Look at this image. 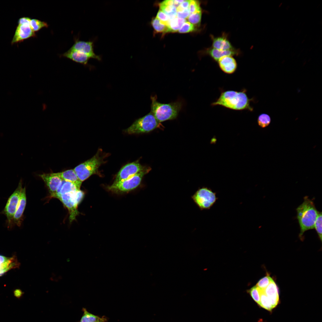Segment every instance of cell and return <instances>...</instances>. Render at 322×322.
<instances>
[{"mask_svg":"<svg viewBox=\"0 0 322 322\" xmlns=\"http://www.w3.org/2000/svg\"><path fill=\"white\" fill-rule=\"evenodd\" d=\"M253 100V98L248 97L245 89L239 91H222L219 97L211 104V106H220L233 110L252 112L253 109L250 105V102Z\"/></svg>","mask_w":322,"mask_h":322,"instance_id":"1","label":"cell"},{"mask_svg":"<svg viewBox=\"0 0 322 322\" xmlns=\"http://www.w3.org/2000/svg\"><path fill=\"white\" fill-rule=\"evenodd\" d=\"M297 218L299 225L301 238L306 231L314 228V225L319 212L313 202L308 196L304 198L303 202L296 209Z\"/></svg>","mask_w":322,"mask_h":322,"instance_id":"2","label":"cell"},{"mask_svg":"<svg viewBox=\"0 0 322 322\" xmlns=\"http://www.w3.org/2000/svg\"><path fill=\"white\" fill-rule=\"evenodd\" d=\"M151 99L150 112L160 123L176 118L182 107L180 101L163 103L157 101L156 95L151 96Z\"/></svg>","mask_w":322,"mask_h":322,"instance_id":"3","label":"cell"},{"mask_svg":"<svg viewBox=\"0 0 322 322\" xmlns=\"http://www.w3.org/2000/svg\"><path fill=\"white\" fill-rule=\"evenodd\" d=\"M100 150L92 158L76 166L74 169L79 179L82 182L92 175L97 173L103 162L104 157Z\"/></svg>","mask_w":322,"mask_h":322,"instance_id":"4","label":"cell"},{"mask_svg":"<svg viewBox=\"0 0 322 322\" xmlns=\"http://www.w3.org/2000/svg\"><path fill=\"white\" fill-rule=\"evenodd\" d=\"M161 125L160 123L157 120L150 112L144 116L136 120L124 131L129 134L146 133L160 127Z\"/></svg>","mask_w":322,"mask_h":322,"instance_id":"5","label":"cell"},{"mask_svg":"<svg viewBox=\"0 0 322 322\" xmlns=\"http://www.w3.org/2000/svg\"><path fill=\"white\" fill-rule=\"evenodd\" d=\"M151 170V168L145 167L142 171L127 179L114 182L108 188L109 191L116 193L125 192L133 190L139 185L143 177Z\"/></svg>","mask_w":322,"mask_h":322,"instance_id":"6","label":"cell"},{"mask_svg":"<svg viewBox=\"0 0 322 322\" xmlns=\"http://www.w3.org/2000/svg\"><path fill=\"white\" fill-rule=\"evenodd\" d=\"M192 198L201 210L210 209L218 199L216 193L207 187L199 188Z\"/></svg>","mask_w":322,"mask_h":322,"instance_id":"7","label":"cell"},{"mask_svg":"<svg viewBox=\"0 0 322 322\" xmlns=\"http://www.w3.org/2000/svg\"><path fill=\"white\" fill-rule=\"evenodd\" d=\"M22 184V179H21L17 187L8 198L4 209L0 213L6 217L7 225L9 229L13 227V220L19 201Z\"/></svg>","mask_w":322,"mask_h":322,"instance_id":"8","label":"cell"},{"mask_svg":"<svg viewBox=\"0 0 322 322\" xmlns=\"http://www.w3.org/2000/svg\"><path fill=\"white\" fill-rule=\"evenodd\" d=\"M145 167L137 162L127 164L119 171L114 182H118L127 179L142 171Z\"/></svg>","mask_w":322,"mask_h":322,"instance_id":"9","label":"cell"},{"mask_svg":"<svg viewBox=\"0 0 322 322\" xmlns=\"http://www.w3.org/2000/svg\"><path fill=\"white\" fill-rule=\"evenodd\" d=\"M35 32L31 28L30 23L18 24L16 27L11 44L21 42L31 37L35 36Z\"/></svg>","mask_w":322,"mask_h":322,"instance_id":"10","label":"cell"},{"mask_svg":"<svg viewBox=\"0 0 322 322\" xmlns=\"http://www.w3.org/2000/svg\"><path fill=\"white\" fill-rule=\"evenodd\" d=\"M47 187L51 197L54 198L62 179L57 173L43 174L39 175Z\"/></svg>","mask_w":322,"mask_h":322,"instance_id":"11","label":"cell"},{"mask_svg":"<svg viewBox=\"0 0 322 322\" xmlns=\"http://www.w3.org/2000/svg\"><path fill=\"white\" fill-rule=\"evenodd\" d=\"M27 202L25 187L21 191L20 199L13 220V227L15 225L20 227L23 220L24 212Z\"/></svg>","mask_w":322,"mask_h":322,"instance_id":"12","label":"cell"},{"mask_svg":"<svg viewBox=\"0 0 322 322\" xmlns=\"http://www.w3.org/2000/svg\"><path fill=\"white\" fill-rule=\"evenodd\" d=\"M93 47V42L92 41H85L76 40L74 44L70 49L80 52L89 55L91 58H95L100 61V57L94 53Z\"/></svg>","mask_w":322,"mask_h":322,"instance_id":"13","label":"cell"},{"mask_svg":"<svg viewBox=\"0 0 322 322\" xmlns=\"http://www.w3.org/2000/svg\"><path fill=\"white\" fill-rule=\"evenodd\" d=\"M72 193L63 194L61 195L58 199L68 210L70 222L76 219V216L79 213L77 209V207L76 206L72 199Z\"/></svg>","mask_w":322,"mask_h":322,"instance_id":"14","label":"cell"},{"mask_svg":"<svg viewBox=\"0 0 322 322\" xmlns=\"http://www.w3.org/2000/svg\"><path fill=\"white\" fill-rule=\"evenodd\" d=\"M218 62L220 69L226 74H233L236 70L237 62L231 56L224 57L219 59Z\"/></svg>","mask_w":322,"mask_h":322,"instance_id":"15","label":"cell"},{"mask_svg":"<svg viewBox=\"0 0 322 322\" xmlns=\"http://www.w3.org/2000/svg\"><path fill=\"white\" fill-rule=\"evenodd\" d=\"M267 296L273 308L275 307L279 302L278 289L277 285L273 280L268 286L263 290Z\"/></svg>","mask_w":322,"mask_h":322,"instance_id":"16","label":"cell"},{"mask_svg":"<svg viewBox=\"0 0 322 322\" xmlns=\"http://www.w3.org/2000/svg\"><path fill=\"white\" fill-rule=\"evenodd\" d=\"M19 263L16 257H7L0 255V276L12 269L18 267Z\"/></svg>","mask_w":322,"mask_h":322,"instance_id":"17","label":"cell"},{"mask_svg":"<svg viewBox=\"0 0 322 322\" xmlns=\"http://www.w3.org/2000/svg\"><path fill=\"white\" fill-rule=\"evenodd\" d=\"M62 56L72 61L86 65L91 58L87 55L80 52L69 49Z\"/></svg>","mask_w":322,"mask_h":322,"instance_id":"18","label":"cell"},{"mask_svg":"<svg viewBox=\"0 0 322 322\" xmlns=\"http://www.w3.org/2000/svg\"><path fill=\"white\" fill-rule=\"evenodd\" d=\"M63 180L72 182L80 189L82 182L78 178L74 169H69L57 173Z\"/></svg>","mask_w":322,"mask_h":322,"instance_id":"19","label":"cell"},{"mask_svg":"<svg viewBox=\"0 0 322 322\" xmlns=\"http://www.w3.org/2000/svg\"><path fill=\"white\" fill-rule=\"evenodd\" d=\"M74 184L62 180L58 187L54 198L59 199L61 195L79 190Z\"/></svg>","mask_w":322,"mask_h":322,"instance_id":"20","label":"cell"},{"mask_svg":"<svg viewBox=\"0 0 322 322\" xmlns=\"http://www.w3.org/2000/svg\"><path fill=\"white\" fill-rule=\"evenodd\" d=\"M212 47L213 48L222 50L233 49L230 42L224 37L213 38Z\"/></svg>","mask_w":322,"mask_h":322,"instance_id":"21","label":"cell"},{"mask_svg":"<svg viewBox=\"0 0 322 322\" xmlns=\"http://www.w3.org/2000/svg\"><path fill=\"white\" fill-rule=\"evenodd\" d=\"M207 52L213 59L218 62L221 58L225 56H232L236 52L233 49L222 50L213 48L208 49Z\"/></svg>","mask_w":322,"mask_h":322,"instance_id":"22","label":"cell"},{"mask_svg":"<svg viewBox=\"0 0 322 322\" xmlns=\"http://www.w3.org/2000/svg\"><path fill=\"white\" fill-rule=\"evenodd\" d=\"M151 24L155 30L157 32H169L168 26L165 22L161 21L157 17L152 19Z\"/></svg>","mask_w":322,"mask_h":322,"instance_id":"23","label":"cell"},{"mask_svg":"<svg viewBox=\"0 0 322 322\" xmlns=\"http://www.w3.org/2000/svg\"><path fill=\"white\" fill-rule=\"evenodd\" d=\"M186 21V19L180 18L177 17L169 20L167 24L169 32H175L178 31Z\"/></svg>","mask_w":322,"mask_h":322,"instance_id":"24","label":"cell"},{"mask_svg":"<svg viewBox=\"0 0 322 322\" xmlns=\"http://www.w3.org/2000/svg\"><path fill=\"white\" fill-rule=\"evenodd\" d=\"M160 9L167 15L171 20L177 17V9L174 6L165 5L161 3L159 4Z\"/></svg>","mask_w":322,"mask_h":322,"instance_id":"25","label":"cell"},{"mask_svg":"<svg viewBox=\"0 0 322 322\" xmlns=\"http://www.w3.org/2000/svg\"><path fill=\"white\" fill-rule=\"evenodd\" d=\"M271 122V118L268 114L263 113L258 116L257 123L258 126L262 128L268 126Z\"/></svg>","mask_w":322,"mask_h":322,"instance_id":"26","label":"cell"},{"mask_svg":"<svg viewBox=\"0 0 322 322\" xmlns=\"http://www.w3.org/2000/svg\"><path fill=\"white\" fill-rule=\"evenodd\" d=\"M83 315L80 322H96L100 317L88 312L85 308L83 309Z\"/></svg>","mask_w":322,"mask_h":322,"instance_id":"27","label":"cell"},{"mask_svg":"<svg viewBox=\"0 0 322 322\" xmlns=\"http://www.w3.org/2000/svg\"><path fill=\"white\" fill-rule=\"evenodd\" d=\"M259 305L262 307L269 311L271 310L273 308L267 296L263 290H261L260 302Z\"/></svg>","mask_w":322,"mask_h":322,"instance_id":"28","label":"cell"},{"mask_svg":"<svg viewBox=\"0 0 322 322\" xmlns=\"http://www.w3.org/2000/svg\"><path fill=\"white\" fill-rule=\"evenodd\" d=\"M30 25L31 28L34 32L38 31L42 28L47 27L48 26L46 22L36 19H31Z\"/></svg>","mask_w":322,"mask_h":322,"instance_id":"29","label":"cell"},{"mask_svg":"<svg viewBox=\"0 0 322 322\" xmlns=\"http://www.w3.org/2000/svg\"><path fill=\"white\" fill-rule=\"evenodd\" d=\"M248 292L254 300L259 305L260 299V289L256 285L248 290Z\"/></svg>","mask_w":322,"mask_h":322,"instance_id":"30","label":"cell"},{"mask_svg":"<svg viewBox=\"0 0 322 322\" xmlns=\"http://www.w3.org/2000/svg\"><path fill=\"white\" fill-rule=\"evenodd\" d=\"M202 17V12H197L190 14L188 18V20L190 23L194 25L200 24Z\"/></svg>","mask_w":322,"mask_h":322,"instance_id":"31","label":"cell"},{"mask_svg":"<svg viewBox=\"0 0 322 322\" xmlns=\"http://www.w3.org/2000/svg\"><path fill=\"white\" fill-rule=\"evenodd\" d=\"M322 212H319L314 225V228L321 241H322Z\"/></svg>","mask_w":322,"mask_h":322,"instance_id":"32","label":"cell"},{"mask_svg":"<svg viewBox=\"0 0 322 322\" xmlns=\"http://www.w3.org/2000/svg\"><path fill=\"white\" fill-rule=\"evenodd\" d=\"M273 280L270 276L267 275L261 279L257 283L256 286L261 290H264Z\"/></svg>","mask_w":322,"mask_h":322,"instance_id":"33","label":"cell"},{"mask_svg":"<svg viewBox=\"0 0 322 322\" xmlns=\"http://www.w3.org/2000/svg\"><path fill=\"white\" fill-rule=\"evenodd\" d=\"M84 196L83 192L80 190H78L72 193V199L76 206L78 207Z\"/></svg>","mask_w":322,"mask_h":322,"instance_id":"34","label":"cell"},{"mask_svg":"<svg viewBox=\"0 0 322 322\" xmlns=\"http://www.w3.org/2000/svg\"><path fill=\"white\" fill-rule=\"evenodd\" d=\"M194 25L189 22L186 21L182 25L178 31L180 33H186L194 31Z\"/></svg>","mask_w":322,"mask_h":322,"instance_id":"35","label":"cell"},{"mask_svg":"<svg viewBox=\"0 0 322 322\" xmlns=\"http://www.w3.org/2000/svg\"><path fill=\"white\" fill-rule=\"evenodd\" d=\"M189 9L190 14L201 11L200 2L198 1L191 0Z\"/></svg>","mask_w":322,"mask_h":322,"instance_id":"36","label":"cell"},{"mask_svg":"<svg viewBox=\"0 0 322 322\" xmlns=\"http://www.w3.org/2000/svg\"><path fill=\"white\" fill-rule=\"evenodd\" d=\"M156 17L161 21L165 23H168L169 21L168 16L160 9L159 10Z\"/></svg>","mask_w":322,"mask_h":322,"instance_id":"37","label":"cell"},{"mask_svg":"<svg viewBox=\"0 0 322 322\" xmlns=\"http://www.w3.org/2000/svg\"><path fill=\"white\" fill-rule=\"evenodd\" d=\"M190 14L189 9H185L182 11L177 12V17L178 18L186 19Z\"/></svg>","mask_w":322,"mask_h":322,"instance_id":"38","label":"cell"},{"mask_svg":"<svg viewBox=\"0 0 322 322\" xmlns=\"http://www.w3.org/2000/svg\"><path fill=\"white\" fill-rule=\"evenodd\" d=\"M31 19L28 17H22L20 18L18 21V24L30 23Z\"/></svg>","mask_w":322,"mask_h":322,"instance_id":"39","label":"cell"},{"mask_svg":"<svg viewBox=\"0 0 322 322\" xmlns=\"http://www.w3.org/2000/svg\"><path fill=\"white\" fill-rule=\"evenodd\" d=\"M107 318L105 316H103L96 322H106L107 321Z\"/></svg>","mask_w":322,"mask_h":322,"instance_id":"40","label":"cell"}]
</instances>
